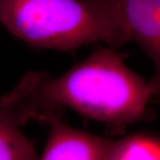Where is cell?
Instances as JSON below:
<instances>
[{"mask_svg":"<svg viewBox=\"0 0 160 160\" xmlns=\"http://www.w3.org/2000/svg\"><path fill=\"white\" fill-rule=\"evenodd\" d=\"M148 82L129 69L112 47H100L64 74L29 71L0 94V112L21 127L49 123L69 108L117 128L151 118Z\"/></svg>","mask_w":160,"mask_h":160,"instance_id":"6da1fadb","label":"cell"},{"mask_svg":"<svg viewBox=\"0 0 160 160\" xmlns=\"http://www.w3.org/2000/svg\"><path fill=\"white\" fill-rule=\"evenodd\" d=\"M0 25L38 48L67 51L97 43L116 48L129 42L102 0H0Z\"/></svg>","mask_w":160,"mask_h":160,"instance_id":"7a4b0ae2","label":"cell"},{"mask_svg":"<svg viewBox=\"0 0 160 160\" xmlns=\"http://www.w3.org/2000/svg\"><path fill=\"white\" fill-rule=\"evenodd\" d=\"M128 41L136 43L154 65L148 82L151 98L160 102V0H102Z\"/></svg>","mask_w":160,"mask_h":160,"instance_id":"3957f363","label":"cell"},{"mask_svg":"<svg viewBox=\"0 0 160 160\" xmlns=\"http://www.w3.org/2000/svg\"><path fill=\"white\" fill-rule=\"evenodd\" d=\"M51 131L38 160H105L110 140L75 129L62 116L48 123Z\"/></svg>","mask_w":160,"mask_h":160,"instance_id":"277c9868","label":"cell"},{"mask_svg":"<svg viewBox=\"0 0 160 160\" xmlns=\"http://www.w3.org/2000/svg\"><path fill=\"white\" fill-rule=\"evenodd\" d=\"M105 160H160V140L144 134L110 140Z\"/></svg>","mask_w":160,"mask_h":160,"instance_id":"5b68a950","label":"cell"},{"mask_svg":"<svg viewBox=\"0 0 160 160\" xmlns=\"http://www.w3.org/2000/svg\"><path fill=\"white\" fill-rule=\"evenodd\" d=\"M19 128L0 112V160H38L32 143Z\"/></svg>","mask_w":160,"mask_h":160,"instance_id":"8992f818","label":"cell"}]
</instances>
